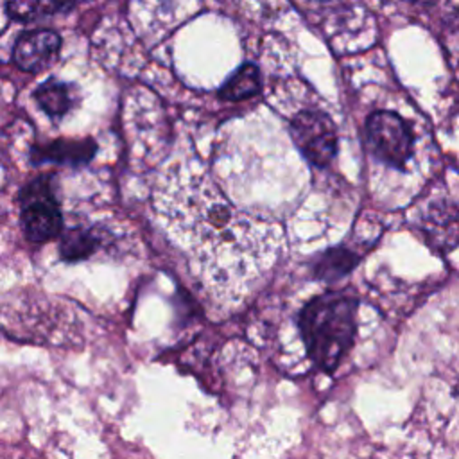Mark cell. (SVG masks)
Here are the masks:
<instances>
[{
  "instance_id": "6da1fadb",
  "label": "cell",
  "mask_w": 459,
  "mask_h": 459,
  "mask_svg": "<svg viewBox=\"0 0 459 459\" xmlns=\"http://www.w3.org/2000/svg\"><path fill=\"white\" fill-rule=\"evenodd\" d=\"M152 206L203 289L235 303L269 273L280 253L276 222L233 206L199 167L179 163L156 183Z\"/></svg>"
},
{
  "instance_id": "7a4b0ae2",
  "label": "cell",
  "mask_w": 459,
  "mask_h": 459,
  "mask_svg": "<svg viewBox=\"0 0 459 459\" xmlns=\"http://www.w3.org/2000/svg\"><path fill=\"white\" fill-rule=\"evenodd\" d=\"M359 301L344 292H326L310 299L299 312V330L307 351L317 368L332 373L357 332Z\"/></svg>"
},
{
  "instance_id": "3957f363",
  "label": "cell",
  "mask_w": 459,
  "mask_h": 459,
  "mask_svg": "<svg viewBox=\"0 0 459 459\" xmlns=\"http://www.w3.org/2000/svg\"><path fill=\"white\" fill-rule=\"evenodd\" d=\"M20 222L25 238L34 244L47 242L61 233L63 215L48 176H39L22 188Z\"/></svg>"
},
{
  "instance_id": "277c9868",
  "label": "cell",
  "mask_w": 459,
  "mask_h": 459,
  "mask_svg": "<svg viewBox=\"0 0 459 459\" xmlns=\"http://www.w3.org/2000/svg\"><path fill=\"white\" fill-rule=\"evenodd\" d=\"M366 138L375 158L394 169H403L414 151L409 124L393 111L371 113L366 120Z\"/></svg>"
},
{
  "instance_id": "5b68a950",
  "label": "cell",
  "mask_w": 459,
  "mask_h": 459,
  "mask_svg": "<svg viewBox=\"0 0 459 459\" xmlns=\"http://www.w3.org/2000/svg\"><path fill=\"white\" fill-rule=\"evenodd\" d=\"M290 138L301 154L317 167H326L337 152V129L332 118L317 109H305L290 118Z\"/></svg>"
},
{
  "instance_id": "8992f818",
  "label": "cell",
  "mask_w": 459,
  "mask_h": 459,
  "mask_svg": "<svg viewBox=\"0 0 459 459\" xmlns=\"http://www.w3.org/2000/svg\"><path fill=\"white\" fill-rule=\"evenodd\" d=\"M61 48V38L56 30L50 29H34L25 30L18 36L14 48H13V59L18 68L38 74L45 68H48Z\"/></svg>"
},
{
  "instance_id": "52a82bcc",
  "label": "cell",
  "mask_w": 459,
  "mask_h": 459,
  "mask_svg": "<svg viewBox=\"0 0 459 459\" xmlns=\"http://www.w3.org/2000/svg\"><path fill=\"white\" fill-rule=\"evenodd\" d=\"M423 233L439 253L455 247L459 242V212L445 203L432 206L423 219Z\"/></svg>"
},
{
  "instance_id": "ba28073f",
  "label": "cell",
  "mask_w": 459,
  "mask_h": 459,
  "mask_svg": "<svg viewBox=\"0 0 459 459\" xmlns=\"http://www.w3.org/2000/svg\"><path fill=\"white\" fill-rule=\"evenodd\" d=\"M93 140H56L43 147L32 149L34 161H57V163H84L95 154Z\"/></svg>"
},
{
  "instance_id": "9c48e42d",
  "label": "cell",
  "mask_w": 459,
  "mask_h": 459,
  "mask_svg": "<svg viewBox=\"0 0 459 459\" xmlns=\"http://www.w3.org/2000/svg\"><path fill=\"white\" fill-rule=\"evenodd\" d=\"M34 99L38 100L39 108L50 118H63L74 106V88L66 82L47 81L39 84L34 91Z\"/></svg>"
},
{
  "instance_id": "30bf717a",
  "label": "cell",
  "mask_w": 459,
  "mask_h": 459,
  "mask_svg": "<svg viewBox=\"0 0 459 459\" xmlns=\"http://www.w3.org/2000/svg\"><path fill=\"white\" fill-rule=\"evenodd\" d=\"M99 247V238L91 230L74 228L63 233L59 242V255L63 260L79 262L95 253Z\"/></svg>"
},
{
  "instance_id": "8fae6325",
  "label": "cell",
  "mask_w": 459,
  "mask_h": 459,
  "mask_svg": "<svg viewBox=\"0 0 459 459\" xmlns=\"http://www.w3.org/2000/svg\"><path fill=\"white\" fill-rule=\"evenodd\" d=\"M260 90L258 68L251 63L240 66L219 90V97L224 100H242L253 97Z\"/></svg>"
},
{
  "instance_id": "7c38bea8",
  "label": "cell",
  "mask_w": 459,
  "mask_h": 459,
  "mask_svg": "<svg viewBox=\"0 0 459 459\" xmlns=\"http://www.w3.org/2000/svg\"><path fill=\"white\" fill-rule=\"evenodd\" d=\"M70 4H54V2H9L5 11L14 20H34L41 16L54 14L57 11H68Z\"/></svg>"
},
{
  "instance_id": "4fadbf2b",
  "label": "cell",
  "mask_w": 459,
  "mask_h": 459,
  "mask_svg": "<svg viewBox=\"0 0 459 459\" xmlns=\"http://www.w3.org/2000/svg\"><path fill=\"white\" fill-rule=\"evenodd\" d=\"M357 262H359L357 255H353L351 251H348L344 247H337V249L328 251L321 258L319 267H317V274L323 276V278L332 280V278L346 274Z\"/></svg>"
}]
</instances>
